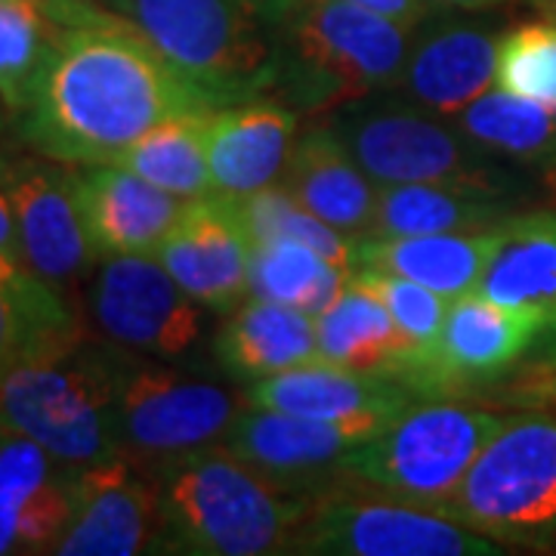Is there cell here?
<instances>
[{"label":"cell","instance_id":"obj_27","mask_svg":"<svg viewBox=\"0 0 556 556\" xmlns=\"http://www.w3.org/2000/svg\"><path fill=\"white\" fill-rule=\"evenodd\" d=\"M84 338L56 288L22 260L0 251V378L22 362L47 356Z\"/></svg>","mask_w":556,"mask_h":556},{"label":"cell","instance_id":"obj_42","mask_svg":"<svg viewBox=\"0 0 556 556\" xmlns=\"http://www.w3.org/2000/svg\"><path fill=\"white\" fill-rule=\"evenodd\" d=\"M7 437V427H3V420H0V439Z\"/></svg>","mask_w":556,"mask_h":556},{"label":"cell","instance_id":"obj_2","mask_svg":"<svg viewBox=\"0 0 556 556\" xmlns=\"http://www.w3.org/2000/svg\"><path fill=\"white\" fill-rule=\"evenodd\" d=\"M155 551L260 556L288 551L309 501L266 479L223 445L186 452L155 467Z\"/></svg>","mask_w":556,"mask_h":556},{"label":"cell","instance_id":"obj_25","mask_svg":"<svg viewBox=\"0 0 556 556\" xmlns=\"http://www.w3.org/2000/svg\"><path fill=\"white\" fill-rule=\"evenodd\" d=\"M214 353L226 375L266 380L318 356L316 318L276 300H248L217 331Z\"/></svg>","mask_w":556,"mask_h":556},{"label":"cell","instance_id":"obj_19","mask_svg":"<svg viewBox=\"0 0 556 556\" xmlns=\"http://www.w3.org/2000/svg\"><path fill=\"white\" fill-rule=\"evenodd\" d=\"M415 390L390 375H368L313 358L291 371L254 380L244 393L248 405L316 420H375L390 424L415 405Z\"/></svg>","mask_w":556,"mask_h":556},{"label":"cell","instance_id":"obj_35","mask_svg":"<svg viewBox=\"0 0 556 556\" xmlns=\"http://www.w3.org/2000/svg\"><path fill=\"white\" fill-rule=\"evenodd\" d=\"M350 278L383 300V306L390 309L399 331L412 340V346L417 350V362L430 353V346L437 343L439 331H442V321L448 316L452 300L417 285L412 278L378 273V269H356V273H350Z\"/></svg>","mask_w":556,"mask_h":556},{"label":"cell","instance_id":"obj_43","mask_svg":"<svg viewBox=\"0 0 556 556\" xmlns=\"http://www.w3.org/2000/svg\"><path fill=\"white\" fill-rule=\"evenodd\" d=\"M532 3H535V0H532Z\"/></svg>","mask_w":556,"mask_h":556},{"label":"cell","instance_id":"obj_10","mask_svg":"<svg viewBox=\"0 0 556 556\" xmlns=\"http://www.w3.org/2000/svg\"><path fill=\"white\" fill-rule=\"evenodd\" d=\"M291 554L328 556H495L504 547L445 517L399 497L350 492L318 497L288 544Z\"/></svg>","mask_w":556,"mask_h":556},{"label":"cell","instance_id":"obj_6","mask_svg":"<svg viewBox=\"0 0 556 556\" xmlns=\"http://www.w3.org/2000/svg\"><path fill=\"white\" fill-rule=\"evenodd\" d=\"M437 510L497 544L544 551L556 535L554 417H504L455 495Z\"/></svg>","mask_w":556,"mask_h":556},{"label":"cell","instance_id":"obj_1","mask_svg":"<svg viewBox=\"0 0 556 556\" xmlns=\"http://www.w3.org/2000/svg\"><path fill=\"white\" fill-rule=\"evenodd\" d=\"M60 35L22 112V134L47 159L109 164L174 115L217 105L97 0H43Z\"/></svg>","mask_w":556,"mask_h":556},{"label":"cell","instance_id":"obj_31","mask_svg":"<svg viewBox=\"0 0 556 556\" xmlns=\"http://www.w3.org/2000/svg\"><path fill=\"white\" fill-rule=\"evenodd\" d=\"M346 281V269L300 241H257L251 248L248 291L260 300H276L316 318L340 298Z\"/></svg>","mask_w":556,"mask_h":556},{"label":"cell","instance_id":"obj_30","mask_svg":"<svg viewBox=\"0 0 556 556\" xmlns=\"http://www.w3.org/2000/svg\"><path fill=\"white\" fill-rule=\"evenodd\" d=\"M455 127L497 161H554L556 109L504 90H485L455 112Z\"/></svg>","mask_w":556,"mask_h":556},{"label":"cell","instance_id":"obj_9","mask_svg":"<svg viewBox=\"0 0 556 556\" xmlns=\"http://www.w3.org/2000/svg\"><path fill=\"white\" fill-rule=\"evenodd\" d=\"M115 405L121 457L152 470L170 457L219 445L248 402L241 405L236 393L211 380L118 353Z\"/></svg>","mask_w":556,"mask_h":556},{"label":"cell","instance_id":"obj_11","mask_svg":"<svg viewBox=\"0 0 556 556\" xmlns=\"http://www.w3.org/2000/svg\"><path fill=\"white\" fill-rule=\"evenodd\" d=\"M90 313L127 353L182 358L201 340V303L189 298L159 257H109L90 288Z\"/></svg>","mask_w":556,"mask_h":556},{"label":"cell","instance_id":"obj_18","mask_svg":"<svg viewBox=\"0 0 556 556\" xmlns=\"http://www.w3.org/2000/svg\"><path fill=\"white\" fill-rule=\"evenodd\" d=\"M535 334H541L535 321L479 294H464L452 300L437 343L408 371L405 383L415 393H424L448 390V383L492 378L514 365Z\"/></svg>","mask_w":556,"mask_h":556},{"label":"cell","instance_id":"obj_37","mask_svg":"<svg viewBox=\"0 0 556 556\" xmlns=\"http://www.w3.org/2000/svg\"><path fill=\"white\" fill-rule=\"evenodd\" d=\"M0 251L7 257L22 260V241H20V226H16V214H13V204H10V195L3 192L0 186Z\"/></svg>","mask_w":556,"mask_h":556},{"label":"cell","instance_id":"obj_41","mask_svg":"<svg viewBox=\"0 0 556 556\" xmlns=\"http://www.w3.org/2000/svg\"><path fill=\"white\" fill-rule=\"evenodd\" d=\"M541 554H556V535L544 544V551H541Z\"/></svg>","mask_w":556,"mask_h":556},{"label":"cell","instance_id":"obj_21","mask_svg":"<svg viewBox=\"0 0 556 556\" xmlns=\"http://www.w3.org/2000/svg\"><path fill=\"white\" fill-rule=\"evenodd\" d=\"M430 22H424V35L412 40L396 90L430 112L455 115L467 102L492 90L501 38L479 25Z\"/></svg>","mask_w":556,"mask_h":556},{"label":"cell","instance_id":"obj_28","mask_svg":"<svg viewBox=\"0 0 556 556\" xmlns=\"http://www.w3.org/2000/svg\"><path fill=\"white\" fill-rule=\"evenodd\" d=\"M510 201L489 189H460L439 182L378 186L375 236H433L495 229L507 219Z\"/></svg>","mask_w":556,"mask_h":556},{"label":"cell","instance_id":"obj_13","mask_svg":"<svg viewBox=\"0 0 556 556\" xmlns=\"http://www.w3.org/2000/svg\"><path fill=\"white\" fill-rule=\"evenodd\" d=\"M383 427L375 420H316L244 405L219 445L266 479L303 495V489L340 477L343 457Z\"/></svg>","mask_w":556,"mask_h":556},{"label":"cell","instance_id":"obj_20","mask_svg":"<svg viewBox=\"0 0 556 556\" xmlns=\"http://www.w3.org/2000/svg\"><path fill=\"white\" fill-rule=\"evenodd\" d=\"M298 115L276 102H236L204 118L214 199L241 201L281 179L294 149Z\"/></svg>","mask_w":556,"mask_h":556},{"label":"cell","instance_id":"obj_23","mask_svg":"<svg viewBox=\"0 0 556 556\" xmlns=\"http://www.w3.org/2000/svg\"><path fill=\"white\" fill-rule=\"evenodd\" d=\"M281 186L309 214L346 236H368L375 229L378 182L358 167L331 127L309 130L294 142Z\"/></svg>","mask_w":556,"mask_h":556},{"label":"cell","instance_id":"obj_24","mask_svg":"<svg viewBox=\"0 0 556 556\" xmlns=\"http://www.w3.org/2000/svg\"><path fill=\"white\" fill-rule=\"evenodd\" d=\"M492 232H433V236H358L356 269H378L412 278L417 285L457 300L473 294L485 260L492 251ZM353 269V273H356Z\"/></svg>","mask_w":556,"mask_h":556},{"label":"cell","instance_id":"obj_16","mask_svg":"<svg viewBox=\"0 0 556 556\" xmlns=\"http://www.w3.org/2000/svg\"><path fill=\"white\" fill-rule=\"evenodd\" d=\"M251 248L254 241L248 239L229 201L201 199L189 201L155 257L189 298L226 313L248 294Z\"/></svg>","mask_w":556,"mask_h":556},{"label":"cell","instance_id":"obj_36","mask_svg":"<svg viewBox=\"0 0 556 556\" xmlns=\"http://www.w3.org/2000/svg\"><path fill=\"white\" fill-rule=\"evenodd\" d=\"M346 3H356V7H365L371 13H380V16L399 22L412 31L439 16V10H442L433 0H346Z\"/></svg>","mask_w":556,"mask_h":556},{"label":"cell","instance_id":"obj_39","mask_svg":"<svg viewBox=\"0 0 556 556\" xmlns=\"http://www.w3.org/2000/svg\"><path fill=\"white\" fill-rule=\"evenodd\" d=\"M442 10H467V13H479V10H492L507 0H433Z\"/></svg>","mask_w":556,"mask_h":556},{"label":"cell","instance_id":"obj_29","mask_svg":"<svg viewBox=\"0 0 556 556\" xmlns=\"http://www.w3.org/2000/svg\"><path fill=\"white\" fill-rule=\"evenodd\" d=\"M207 115L211 112H192L161 121L109 164H121L186 201L214 199V177L204 142Z\"/></svg>","mask_w":556,"mask_h":556},{"label":"cell","instance_id":"obj_33","mask_svg":"<svg viewBox=\"0 0 556 556\" xmlns=\"http://www.w3.org/2000/svg\"><path fill=\"white\" fill-rule=\"evenodd\" d=\"M56 35L60 22L43 0H0V100L16 115L31 100Z\"/></svg>","mask_w":556,"mask_h":556},{"label":"cell","instance_id":"obj_3","mask_svg":"<svg viewBox=\"0 0 556 556\" xmlns=\"http://www.w3.org/2000/svg\"><path fill=\"white\" fill-rule=\"evenodd\" d=\"M118 350L80 338L0 378V420L68 470L121 457Z\"/></svg>","mask_w":556,"mask_h":556},{"label":"cell","instance_id":"obj_32","mask_svg":"<svg viewBox=\"0 0 556 556\" xmlns=\"http://www.w3.org/2000/svg\"><path fill=\"white\" fill-rule=\"evenodd\" d=\"M229 204L254 244L276 239L300 241L325 260H331L340 269H346V273L356 269L358 236L353 239L334 226H328L325 219H318L316 214H309L285 186H269L248 199L229 201Z\"/></svg>","mask_w":556,"mask_h":556},{"label":"cell","instance_id":"obj_38","mask_svg":"<svg viewBox=\"0 0 556 556\" xmlns=\"http://www.w3.org/2000/svg\"><path fill=\"white\" fill-rule=\"evenodd\" d=\"M254 13H257L260 20H266L269 25H278L281 16L294 7V0H244Z\"/></svg>","mask_w":556,"mask_h":556},{"label":"cell","instance_id":"obj_26","mask_svg":"<svg viewBox=\"0 0 556 556\" xmlns=\"http://www.w3.org/2000/svg\"><path fill=\"white\" fill-rule=\"evenodd\" d=\"M316 338L318 356L353 371L405 380L417 362V350L399 331L383 300L353 278L340 298L316 316Z\"/></svg>","mask_w":556,"mask_h":556},{"label":"cell","instance_id":"obj_8","mask_svg":"<svg viewBox=\"0 0 556 556\" xmlns=\"http://www.w3.org/2000/svg\"><path fill=\"white\" fill-rule=\"evenodd\" d=\"M343 149L375 179L387 182H439L460 189L497 192L501 164L479 149L455 124L417 102L353 100L328 124Z\"/></svg>","mask_w":556,"mask_h":556},{"label":"cell","instance_id":"obj_4","mask_svg":"<svg viewBox=\"0 0 556 556\" xmlns=\"http://www.w3.org/2000/svg\"><path fill=\"white\" fill-rule=\"evenodd\" d=\"M276 80L306 109L396 90L415 31L346 0H294L278 22Z\"/></svg>","mask_w":556,"mask_h":556},{"label":"cell","instance_id":"obj_15","mask_svg":"<svg viewBox=\"0 0 556 556\" xmlns=\"http://www.w3.org/2000/svg\"><path fill=\"white\" fill-rule=\"evenodd\" d=\"M78 207L97 260L155 257L189 201L121 164H80Z\"/></svg>","mask_w":556,"mask_h":556},{"label":"cell","instance_id":"obj_22","mask_svg":"<svg viewBox=\"0 0 556 556\" xmlns=\"http://www.w3.org/2000/svg\"><path fill=\"white\" fill-rule=\"evenodd\" d=\"M473 294L535 321L538 331L556 328V214L507 217L495 226Z\"/></svg>","mask_w":556,"mask_h":556},{"label":"cell","instance_id":"obj_14","mask_svg":"<svg viewBox=\"0 0 556 556\" xmlns=\"http://www.w3.org/2000/svg\"><path fill=\"white\" fill-rule=\"evenodd\" d=\"M75 510L62 535L60 556H134L155 551L159 479L134 460L112 457L72 470Z\"/></svg>","mask_w":556,"mask_h":556},{"label":"cell","instance_id":"obj_7","mask_svg":"<svg viewBox=\"0 0 556 556\" xmlns=\"http://www.w3.org/2000/svg\"><path fill=\"white\" fill-rule=\"evenodd\" d=\"M501 424V415L470 405L415 402L343 457L340 477L362 482L378 495L442 507Z\"/></svg>","mask_w":556,"mask_h":556},{"label":"cell","instance_id":"obj_17","mask_svg":"<svg viewBox=\"0 0 556 556\" xmlns=\"http://www.w3.org/2000/svg\"><path fill=\"white\" fill-rule=\"evenodd\" d=\"M72 510V470L35 439H0V556L56 554Z\"/></svg>","mask_w":556,"mask_h":556},{"label":"cell","instance_id":"obj_12","mask_svg":"<svg viewBox=\"0 0 556 556\" xmlns=\"http://www.w3.org/2000/svg\"><path fill=\"white\" fill-rule=\"evenodd\" d=\"M0 186L20 226L22 257L53 288L80 278L93 263L78 207V170L65 161H0Z\"/></svg>","mask_w":556,"mask_h":556},{"label":"cell","instance_id":"obj_34","mask_svg":"<svg viewBox=\"0 0 556 556\" xmlns=\"http://www.w3.org/2000/svg\"><path fill=\"white\" fill-rule=\"evenodd\" d=\"M497 90L556 109V22H532L501 35Z\"/></svg>","mask_w":556,"mask_h":556},{"label":"cell","instance_id":"obj_40","mask_svg":"<svg viewBox=\"0 0 556 556\" xmlns=\"http://www.w3.org/2000/svg\"><path fill=\"white\" fill-rule=\"evenodd\" d=\"M535 7H541L547 13V20L556 22V0H535Z\"/></svg>","mask_w":556,"mask_h":556},{"label":"cell","instance_id":"obj_5","mask_svg":"<svg viewBox=\"0 0 556 556\" xmlns=\"http://www.w3.org/2000/svg\"><path fill=\"white\" fill-rule=\"evenodd\" d=\"M217 109L276 87V43L244 0H97Z\"/></svg>","mask_w":556,"mask_h":556}]
</instances>
